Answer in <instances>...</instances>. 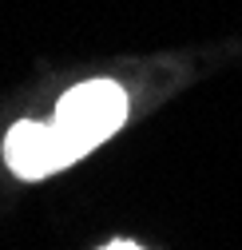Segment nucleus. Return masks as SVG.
<instances>
[{"instance_id":"obj_1","label":"nucleus","mask_w":242,"mask_h":250,"mask_svg":"<svg viewBox=\"0 0 242 250\" xmlns=\"http://www.w3.org/2000/svg\"><path fill=\"white\" fill-rule=\"evenodd\" d=\"M127 115H131V96L123 91V83H115L107 76H96V80L72 83L64 96L56 100L52 123L64 131L72 151L83 159L87 151H96L103 139H111L123 127Z\"/></svg>"},{"instance_id":"obj_2","label":"nucleus","mask_w":242,"mask_h":250,"mask_svg":"<svg viewBox=\"0 0 242 250\" xmlns=\"http://www.w3.org/2000/svg\"><path fill=\"white\" fill-rule=\"evenodd\" d=\"M0 155H4V167L16 179H48V175L64 171V167H72L80 159L52 119H20V123H12L4 131Z\"/></svg>"},{"instance_id":"obj_3","label":"nucleus","mask_w":242,"mask_h":250,"mask_svg":"<svg viewBox=\"0 0 242 250\" xmlns=\"http://www.w3.org/2000/svg\"><path fill=\"white\" fill-rule=\"evenodd\" d=\"M103 250H139V246H135V242H123V238H119V242H107Z\"/></svg>"}]
</instances>
